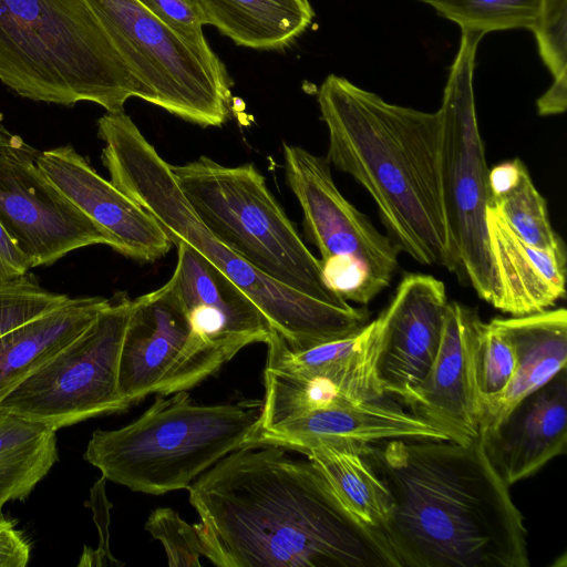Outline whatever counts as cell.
Segmentation results:
<instances>
[{"instance_id":"obj_7","label":"cell","mask_w":567,"mask_h":567,"mask_svg":"<svg viewBox=\"0 0 567 567\" xmlns=\"http://www.w3.org/2000/svg\"><path fill=\"white\" fill-rule=\"evenodd\" d=\"M171 169L193 212L220 243L286 287L329 305H350L324 284L319 258L252 163L225 166L200 156Z\"/></svg>"},{"instance_id":"obj_11","label":"cell","mask_w":567,"mask_h":567,"mask_svg":"<svg viewBox=\"0 0 567 567\" xmlns=\"http://www.w3.org/2000/svg\"><path fill=\"white\" fill-rule=\"evenodd\" d=\"M173 244L177 262L166 286L193 333L190 351L172 386L175 393L197 385L248 344L266 343L274 329L247 293L207 258L182 240Z\"/></svg>"},{"instance_id":"obj_13","label":"cell","mask_w":567,"mask_h":567,"mask_svg":"<svg viewBox=\"0 0 567 567\" xmlns=\"http://www.w3.org/2000/svg\"><path fill=\"white\" fill-rule=\"evenodd\" d=\"M282 151L287 184L299 202L306 235L319 250V260L359 261L388 287L399 266L396 245L340 193L327 159L286 143Z\"/></svg>"},{"instance_id":"obj_14","label":"cell","mask_w":567,"mask_h":567,"mask_svg":"<svg viewBox=\"0 0 567 567\" xmlns=\"http://www.w3.org/2000/svg\"><path fill=\"white\" fill-rule=\"evenodd\" d=\"M37 163L51 183L110 238L114 250L148 262L169 251L173 243L159 223L100 176L73 146L40 152Z\"/></svg>"},{"instance_id":"obj_3","label":"cell","mask_w":567,"mask_h":567,"mask_svg":"<svg viewBox=\"0 0 567 567\" xmlns=\"http://www.w3.org/2000/svg\"><path fill=\"white\" fill-rule=\"evenodd\" d=\"M317 101L327 161L369 193L399 250L462 277L444 200L439 110L389 103L336 74L324 79Z\"/></svg>"},{"instance_id":"obj_15","label":"cell","mask_w":567,"mask_h":567,"mask_svg":"<svg viewBox=\"0 0 567 567\" xmlns=\"http://www.w3.org/2000/svg\"><path fill=\"white\" fill-rule=\"evenodd\" d=\"M447 297L431 275L408 274L379 315L382 322L377 375L384 393L402 401L425 378L440 348Z\"/></svg>"},{"instance_id":"obj_22","label":"cell","mask_w":567,"mask_h":567,"mask_svg":"<svg viewBox=\"0 0 567 567\" xmlns=\"http://www.w3.org/2000/svg\"><path fill=\"white\" fill-rule=\"evenodd\" d=\"M493 321L512 341L516 368L506 389L483 406L480 433L496 424L524 396L549 382L567 362L565 308Z\"/></svg>"},{"instance_id":"obj_5","label":"cell","mask_w":567,"mask_h":567,"mask_svg":"<svg viewBox=\"0 0 567 567\" xmlns=\"http://www.w3.org/2000/svg\"><path fill=\"white\" fill-rule=\"evenodd\" d=\"M0 81L47 103L124 112L153 92L123 61L86 0H0Z\"/></svg>"},{"instance_id":"obj_16","label":"cell","mask_w":567,"mask_h":567,"mask_svg":"<svg viewBox=\"0 0 567 567\" xmlns=\"http://www.w3.org/2000/svg\"><path fill=\"white\" fill-rule=\"evenodd\" d=\"M192 342L189 321L166 284L132 300L117 375L126 409L150 394L167 392Z\"/></svg>"},{"instance_id":"obj_27","label":"cell","mask_w":567,"mask_h":567,"mask_svg":"<svg viewBox=\"0 0 567 567\" xmlns=\"http://www.w3.org/2000/svg\"><path fill=\"white\" fill-rule=\"evenodd\" d=\"M488 188V206L519 238L537 248H564L551 226L546 200L520 159L507 161L489 169Z\"/></svg>"},{"instance_id":"obj_4","label":"cell","mask_w":567,"mask_h":567,"mask_svg":"<svg viewBox=\"0 0 567 567\" xmlns=\"http://www.w3.org/2000/svg\"><path fill=\"white\" fill-rule=\"evenodd\" d=\"M102 162L111 183L143 206L169 239L182 240L233 280L292 349L346 338L369 322L365 308L329 305L266 276L220 243L184 197L168 164L124 112L97 121Z\"/></svg>"},{"instance_id":"obj_12","label":"cell","mask_w":567,"mask_h":567,"mask_svg":"<svg viewBox=\"0 0 567 567\" xmlns=\"http://www.w3.org/2000/svg\"><path fill=\"white\" fill-rule=\"evenodd\" d=\"M40 151L0 123V225L30 268L110 238L45 176Z\"/></svg>"},{"instance_id":"obj_36","label":"cell","mask_w":567,"mask_h":567,"mask_svg":"<svg viewBox=\"0 0 567 567\" xmlns=\"http://www.w3.org/2000/svg\"><path fill=\"white\" fill-rule=\"evenodd\" d=\"M29 269L27 258L0 225V280L23 275Z\"/></svg>"},{"instance_id":"obj_25","label":"cell","mask_w":567,"mask_h":567,"mask_svg":"<svg viewBox=\"0 0 567 567\" xmlns=\"http://www.w3.org/2000/svg\"><path fill=\"white\" fill-rule=\"evenodd\" d=\"M297 452L320 468L342 505L355 518L381 530L390 518L392 497L361 454L360 445L317 440Z\"/></svg>"},{"instance_id":"obj_17","label":"cell","mask_w":567,"mask_h":567,"mask_svg":"<svg viewBox=\"0 0 567 567\" xmlns=\"http://www.w3.org/2000/svg\"><path fill=\"white\" fill-rule=\"evenodd\" d=\"M482 324L474 309L449 302L436 357L422 382L402 400L411 412L447 430L461 443L480 434L482 404L474 351Z\"/></svg>"},{"instance_id":"obj_30","label":"cell","mask_w":567,"mask_h":567,"mask_svg":"<svg viewBox=\"0 0 567 567\" xmlns=\"http://www.w3.org/2000/svg\"><path fill=\"white\" fill-rule=\"evenodd\" d=\"M159 21L179 35L224 86L231 83L224 63L214 53L203 33L204 13L196 0H137Z\"/></svg>"},{"instance_id":"obj_2","label":"cell","mask_w":567,"mask_h":567,"mask_svg":"<svg viewBox=\"0 0 567 567\" xmlns=\"http://www.w3.org/2000/svg\"><path fill=\"white\" fill-rule=\"evenodd\" d=\"M392 497L381 533L399 567H528L524 517L477 439L360 445Z\"/></svg>"},{"instance_id":"obj_24","label":"cell","mask_w":567,"mask_h":567,"mask_svg":"<svg viewBox=\"0 0 567 567\" xmlns=\"http://www.w3.org/2000/svg\"><path fill=\"white\" fill-rule=\"evenodd\" d=\"M206 24L236 44L277 50L290 45L311 24L308 0H196Z\"/></svg>"},{"instance_id":"obj_29","label":"cell","mask_w":567,"mask_h":567,"mask_svg":"<svg viewBox=\"0 0 567 567\" xmlns=\"http://www.w3.org/2000/svg\"><path fill=\"white\" fill-rule=\"evenodd\" d=\"M477 391L483 406L509 384L516 368L515 348L493 320L483 322L474 351Z\"/></svg>"},{"instance_id":"obj_31","label":"cell","mask_w":567,"mask_h":567,"mask_svg":"<svg viewBox=\"0 0 567 567\" xmlns=\"http://www.w3.org/2000/svg\"><path fill=\"white\" fill-rule=\"evenodd\" d=\"M69 298L43 288L29 271L0 280V337L58 308Z\"/></svg>"},{"instance_id":"obj_6","label":"cell","mask_w":567,"mask_h":567,"mask_svg":"<svg viewBox=\"0 0 567 567\" xmlns=\"http://www.w3.org/2000/svg\"><path fill=\"white\" fill-rule=\"evenodd\" d=\"M259 401L196 404L187 391L158 394L134 422L93 432L84 460L131 491L161 495L188 488L205 471L243 446L255 431Z\"/></svg>"},{"instance_id":"obj_33","label":"cell","mask_w":567,"mask_h":567,"mask_svg":"<svg viewBox=\"0 0 567 567\" xmlns=\"http://www.w3.org/2000/svg\"><path fill=\"white\" fill-rule=\"evenodd\" d=\"M166 551L169 566H200V540L196 525H189L169 507L153 511L145 524Z\"/></svg>"},{"instance_id":"obj_1","label":"cell","mask_w":567,"mask_h":567,"mask_svg":"<svg viewBox=\"0 0 567 567\" xmlns=\"http://www.w3.org/2000/svg\"><path fill=\"white\" fill-rule=\"evenodd\" d=\"M287 452L243 445L189 485L202 556L219 567H399L320 468Z\"/></svg>"},{"instance_id":"obj_19","label":"cell","mask_w":567,"mask_h":567,"mask_svg":"<svg viewBox=\"0 0 567 567\" xmlns=\"http://www.w3.org/2000/svg\"><path fill=\"white\" fill-rule=\"evenodd\" d=\"M317 440L355 445L389 440L455 441L442 426L380 399L341 401L313 409L270 429L251 433L245 445L271 444L297 452Z\"/></svg>"},{"instance_id":"obj_32","label":"cell","mask_w":567,"mask_h":567,"mask_svg":"<svg viewBox=\"0 0 567 567\" xmlns=\"http://www.w3.org/2000/svg\"><path fill=\"white\" fill-rule=\"evenodd\" d=\"M533 33L551 84L567 89V0H542Z\"/></svg>"},{"instance_id":"obj_35","label":"cell","mask_w":567,"mask_h":567,"mask_svg":"<svg viewBox=\"0 0 567 567\" xmlns=\"http://www.w3.org/2000/svg\"><path fill=\"white\" fill-rule=\"evenodd\" d=\"M30 555L31 544L24 533L14 520L0 515V567H25Z\"/></svg>"},{"instance_id":"obj_10","label":"cell","mask_w":567,"mask_h":567,"mask_svg":"<svg viewBox=\"0 0 567 567\" xmlns=\"http://www.w3.org/2000/svg\"><path fill=\"white\" fill-rule=\"evenodd\" d=\"M114 48L154 94L155 105L203 127L229 116L230 89L137 0H86Z\"/></svg>"},{"instance_id":"obj_34","label":"cell","mask_w":567,"mask_h":567,"mask_svg":"<svg viewBox=\"0 0 567 567\" xmlns=\"http://www.w3.org/2000/svg\"><path fill=\"white\" fill-rule=\"evenodd\" d=\"M106 478L102 476V478L94 485L92 489V505L94 511V519L96 522V525L99 526L100 534H101V542L99 549L95 551L91 550H84V554L82 556V561L79 565H87L89 561L92 559L90 565H115V566H122L123 563L116 560L110 553L109 549V533H107V526L110 520L109 509L111 507V504L109 503L107 498L105 497L104 493V484Z\"/></svg>"},{"instance_id":"obj_23","label":"cell","mask_w":567,"mask_h":567,"mask_svg":"<svg viewBox=\"0 0 567 567\" xmlns=\"http://www.w3.org/2000/svg\"><path fill=\"white\" fill-rule=\"evenodd\" d=\"M69 298L58 308L0 337V403L35 369L79 336L109 303Z\"/></svg>"},{"instance_id":"obj_28","label":"cell","mask_w":567,"mask_h":567,"mask_svg":"<svg viewBox=\"0 0 567 567\" xmlns=\"http://www.w3.org/2000/svg\"><path fill=\"white\" fill-rule=\"evenodd\" d=\"M439 16L456 23L462 32L528 29L536 25L542 0H419Z\"/></svg>"},{"instance_id":"obj_18","label":"cell","mask_w":567,"mask_h":567,"mask_svg":"<svg viewBox=\"0 0 567 567\" xmlns=\"http://www.w3.org/2000/svg\"><path fill=\"white\" fill-rule=\"evenodd\" d=\"M483 452L509 487L563 454L567 443V370L519 400L478 434Z\"/></svg>"},{"instance_id":"obj_26","label":"cell","mask_w":567,"mask_h":567,"mask_svg":"<svg viewBox=\"0 0 567 567\" xmlns=\"http://www.w3.org/2000/svg\"><path fill=\"white\" fill-rule=\"evenodd\" d=\"M56 431L0 410V513L25 499L58 461Z\"/></svg>"},{"instance_id":"obj_9","label":"cell","mask_w":567,"mask_h":567,"mask_svg":"<svg viewBox=\"0 0 567 567\" xmlns=\"http://www.w3.org/2000/svg\"><path fill=\"white\" fill-rule=\"evenodd\" d=\"M132 300L116 293L94 320L17 385L0 410L54 431L126 410L118 361Z\"/></svg>"},{"instance_id":"obj_8","label":"cell","mask_w":567,"mask_h":567,"mask_svg":"<svg viewBox=\"0 0 567 567\" xmlns=\"http://www.w3.org/2000/svg\"><path fill=\"white\" fill-rule=\"evenodd\" d=\"M483 37L477 32H462L439 112L444 200L462 278L470 281L481 299L494 306L497 286L486 229L489 169L473 87L475 56Z\"/></svg>"},{"instance_id":"obj_20","label":"cell","mask_w":567,"mask_h":567,"mask_svg":"<svg viewBox=\"0 0 567 567\" xmlns=\"http://www.w3.org/2000/svg\"><path fill=\"white\" fill-rule=\"evenodd\" d=\"M486 229L497 286L494 308L513 317L526 316L547 310L565 297V248L527 244L488 205Z\"/></svg>"},{"instance_id":"obj_21","label":"cell","mask_w":567,"mask_h":567,"mask_svg":"<svg viewBox=\"0 0 567 567\" xmlns=\"http://www.w3.org/2000/svg\"><path fill=\"white\" fill-rule=\"evenodd\" d=\"M381 337L380 317L351 336L306 349L290 348L274 330L266 368L321 379L353 402L380 400L385 395L377 375Z\"/></svg>"}]
</instances>
